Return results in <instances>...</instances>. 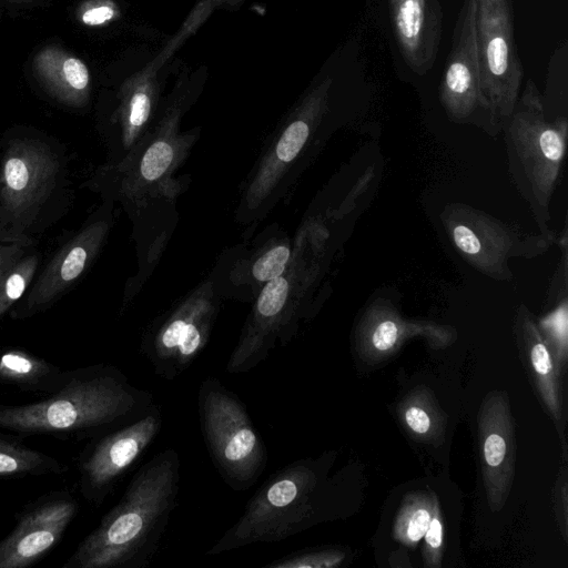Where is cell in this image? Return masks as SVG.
<instances>
[{
  "label": "cell",
  "mask_w": 568,
  "mask_h": 568,
  "mask_svg": "<svg viewBox=\"0 0 568 568\" xmlns=\"http://www.w3.org/2000/svg\"><path fill=\"white\" fill-rule=\"evenodd\" d=\"M33 71L45 90L62 103L80 106L90 89L85 63L57 45L42 49L33 60Z\"/></svg>",
  "instance_id": "cell-12"
},
{
  "label": "cell",
  "mask_w": 568,
  "mask_h": 568,
  "mask_svg": "<svg viewBox=\"0 0 568 568\" xmlns=\"http://www.w3.org/2000/svg\"><path fill=\"white\" fill-rule=\"evenodd\" d=\"M69 371L20 349H10L0 355V384L16 386L22 390L52 394L67 381Z\"/></svg>",
  "instance_id": "cell-14"
},
{
  "label": "cell",
  "mask_w": 568,
  "mask_h": 568,
  "mask_svg": "<svg viewBox=\"0 0 568 568\" xmlns=\"http://www.w3.org/2000/svg\"><path fill=\"white\" fill-rule=\"evenodd\" d=\"M549 321H550V324H551L555 333L559 337H562L565 339L566 335H567V312H566V308L562 307V308L558 310L555 314H552V316L549 318Z\"/></svg>",
  "instance_id": "cell-31"
},
{
  "label": "cell",
  "mask_w": 568,
  "mask_h": 568,
  "mask_svg": "<svg viewBox=\"0 0 568 568\" xmlns=\"http://www.w3.org/2000/svg\"><path fill=\"white\" fill-rule=\"evenodd\" d=\"M310 136V124L302 119L291 122L264 156L250 186L247 200L253 207L262 203L297 158Z\"/></svg>",
  "instance_id": "cell-13"
},
{
  "label": "cell",
  "mask_w": 568,
  "mask_h": 568,
  "mask_svg": "<svg viewBox=\"0 0 568 568\" xmlns=\"http://www.w3.org/2000/svg\"><path fill=\"white\" fill-rule=\"evenodd\" d=\"M505 453H506V443H505V439L497 435V434H491L490 436H488L485 440V444H484V456H485V460L486 463L491 466V467H496L498 466L504 457H505Z\"/></svg>",
  "instance_id": "cell-25"
},
{
  "label": "cell",
  "mask_w": 568,
  "mask_h": 568,
  "mask_svg": "<svg viewBox=\"0 0 568 568\" xmlns=\"http://www.w3.org/2000/svg\"><path fill=\"white\" fill-rule=\"evenodd\" d=\"M402 57L410 70L426 74L435 64L443 30L438 0H387Z\"/></svg>",
  "instance_id": "cell-10"
},
{
  "label": "cell",
  "mask_w": 568,
  "mask_h": 568,
  "mask_svg": "<svg viewBox=\"0 0 568 568\" xmlns=\"http://www.w3.org/2000/svg\"><path fill=\"white\" fill-rule=\"evenodd\" d=\"M341 560V554L331 549H302L276 558L264 568H328Z\"/></svg>",
  "instance_id": "cell-17"
},
{
  "label": "cell",
  "mask_w": 568,
  "mask_h": 568,
  "mask_svg": "<svg viewBox=\"0 0 568 568\" xmlns=\"http://www.w3.org/2000/svg\"><path fill=\"white\" fill-rule=\"evenodd\" d=\"M60 164L52 150L36 140H14L0 164V243L27 241V232L52 193Z\"/></svg>",
  "instance_id": "cell-4"
},
{
  "label": "cell",
  "mask_w": 568,
  "mask_h": 568,
  "mask_svg": "<svg viewBox=\"0 0 568 568\" xmlns=\"http://www.w3.org/2000/svg\"><path fill=\"white\" fill-rule=\"evenodd\" d=\"M540 150L551 161H559L562 155L560 134L554 129H545L539 135Z\"/></svg>",
  "instance_id": "cell-23"
},
{
  "label": "cell",
  "mask_w": 568,
  "mask_h": 568,
  "mask_svg": "<svg viewBox=\"0 0 568 568\" xmlns=\"http://www.w3.org/2000/svg\"><path fill=\"white\" fill-rule=\"evenodd\" d=\"M153 395L118 367L94 364L69 371L65 383L41 400L0 404V429L18 436L95 438L143 415Z\"/></svg>",
  "instance_id": "cell-2"
},
{
  "label": "cell",
  "mask_w": 568,
  "mask_h": 568,
  "mask_svg": "<svg viewBox=\"0 0 568 568\" xmlns=\"http://www.w3.org/2000/svg\"><path fill=\"white\" fill-rule=\"evenodd\" d=\"M476 19L477 0H463L440 83L442 99L455 114L488 103L480 87Z\"/></svg>",
  "instance_id": "cell-9"
},
{
  "label": "cell",
  "mask_w": 568,
  "mask_h": 568,
  "mask_svg": "<svg viewBox=\"0 0 568 568\" xmlns=\"http://www.w3.org/2000/svg\"><path fill=\"white\" fill-rule=\"evenodd\" d=\"M405 419L412 430L425 434L430 426L428 415L419 407H410L405 413Z\"/></svg>",
  "instance_id": "cell-27"
},
{
  "label": "cell",
  "mask_w": 568,
  "mask_h": 568,
  "mask_svg": "<svg viewBox=\"0 0 568 568\" xmlns=\"http://www.w3.org/2000/svg\"><path fill=\"white\" fill-rule=\"evenodd\" d=\"M65 466L58 459L24 447L13 436L0 437V476H40L62 474Z\"/></svg>",
  "instance_id": "cell-15"
},
{
  "label": "cell",
  "mask_w": 568,
  "mask_h": 568,
  "mask_svg": "<svg viewBox=\"0 0 568 568\" xmlns=\"http://www.w3.org/2000/svg\"><path fill=\"white\" fill-rule=\"evenodd\" d=\"M181 460L160 450L131 478L121 499L78 545L63 568H146L178 504Z\"/></svg>",
  "instance_id": "cell-1"
},
{
  "label": "cell",
  "mask_w": 568,
  "mask_h": 568,
  "mask_svg": "<svg viewBox=\"0 0 568 568\" xmlns=\"http://www.w3.org/2000/svg\"><path fill=\"white\" fill-rule=\"evenodd\" d=\"M150 98L142 91H136L130 99L125 114L123 140L130 146L138 132L146 122L150 114Z\"/></svg>",
  "instance_id": "cell-20"
},
{
  "label": "cell",
  "mask_w": 568,
  "mask_h": 568,
  "mask_svg": "<svg viewBox=\"0 0 568 568\" xmlns=\"http://www.w3.org/2000/svg\"><path fill=\"white\" fill-rule=\"evenodd\" d=\"M175 150L171 142L159 139L144 152L140 161L139 172L146 182H154L162 178L172 166Z\"/></svg>",
  "instance_id": "cell-18"
},
{
  "label": "cell",
  "mask_w": 568,
  "mask_h": 568,
  "mask_svg": "<svg viewBox=\"0 0 568 568\" xmlns=\"http://www.w3.org/2000/svg\"><path fill=\"white\" fill-rule=\"evenodd\" d=\"M397 336V325L392 321H384L376 327L372 336V342L375 348L387 351L394 346Z\"/></svg>",
  "instance_id": "cell-24"
},
{
  "label": "cell",
  "mask_w": 568,
  "mask_h": 568,
  "mask_svg": "<svg viewBox=\"0 0 568 568\" xmlns=\"http://www.w3.org/2000/svg\"><path fill=\"white\" fill-rule=\"evenodd\" d=\"M531 363L536 372L547 375L552 369L550 355L542 343H537L531 349Z\"/></svg>",
  "instance_id": "cell-28"
},
{
  "label": "cell",
  "mask_w": 568,
  "mask_h": 568,
  "mask_svg": "<svg viewBox=\"0 0 568 568\" xmlns=\"http://www.w3.org/2000/svg\"><path fill=\"white\" fill-rule=\"evenodd\" d=\"M291 260V250L285 244H278L256 258L252 266V274L258 282H268L282 275Z\"/></svg>",
  "instance_id": "cell-19"
},
{
  "label": "cell",
  "mask_w": 568,
  "mask_h": 568,
  "mask_svg": "<svg viewBox=\"0 0 568 568\" xmlns=\"http://www.w3.org/2000/svg\"><path fill=\"white\" fill-rule=\"evenodd\" d=\"M38 266L37 255L20 258L0 273V317L24 293Z\"/></svg>",
  "instance_id": "cell-16"
},
{
  "label": "cell",
  "mask_w": 568,
  "mask_h": 568,
  "mask_svg": "<svg viewBox=\"0 0 568 568\" xmlns=\"http://www.w3.org/2000/svg\"><path fill=\"white\" fill-rule=\"evenodd\" d=\"M163 424L155 403L143 415L91 439L79 459L83 498L101 506L158 438Z\"/></svg>",
  "instance_id": "cell-5"
},
{
  "label": "cell",
  "mask_w": 568,
  "mask_h": 568,
  "mask_svg": "<svg viewBox=\"0 0 568 568\" xmlns=\"http://www.w3.org/2000/svg\"><path fill=\"white\" fill-rule=\"evenodd\" d=\"M424 536L429 547L436 549L442 545L443 527L437 517L430 518Z\"/></svg>",
  "instance_id": "cell-30"
},
{
  "label": "cell",
  "mask_w": 568,
  "mask_h": 568,
  "mask_svg": "<svg viewBox=\"0 0 568 568\" xmlns=\"http://www.w3.org/2000/svg\"><path fill=\"white\" fill-rule=\"evenodd\" d=\"M115 14V8L106 0H89L78 10V19L88 27L103 26L114 19Z\"/></svg>",
  "instance_id": "cell-21"
},
{
  "label": "cell",
  "mask_w": 568,
  "mask_h": 568,
  "mask_svg": "<svg viewBox=\"0 0 568 568\" xmlns=\"http://www.w3.org/2000/svg\"><path fill=\"white\" fill-rule=\"evenodd\" d=\"M202 436L212 463L233 490L251 488L267 465L265 443L241 398L214 376L197 390Z\"/></svg>",
  "instance_id": "cell-3"
},
{
  "label": "cell",
  "mask_w": 568,
  "mask_h": 568,
  "mask_svg": "<svg viewBox=\"0 0 568 568\" xmlns=\"http://www.w3.org/2000/svg\"><path fill=\"white\" fill-rule=\"evenodd\" d=\"M477 47L481 93L508 112L524 78L518 55L511 0H477Z\"/></svg>",
  "instance_id": "cell-7"
},
{
  "label": "cell",
  "mask_w": 568,
  "mask_h": 568,
  "mask_svg": "<svg viewBox=\"0 0 568 568\" xmlns=\"http://www.w3.org/2000/svg\"><path fill=\"white\" fill-rule=\"evenodd\" d=\"M20 243H2L0 245V273L19 261L22 256V248Z\"/></svg>",
  "instance_id": "cell-29"
},
{
  "label": "cell",
  "mask_w": 568,
  "mask_h": 568,
  "mask_svg": "<svg viewBox=\"0 0 568 568\" xmlns=\"http://www.w3.org/2000/svg\"><path fill=\"white\" fill-rule=\"evenodd\" d=\"M8 435L0 432V437H7ZM10 436V435H9Z\"/></svg>",
  "instance_id": "cell-32"
},
{
  "label": "cell",
  "mask_w": 568,
  "mask_h": 568,
  "mask_svg": "<svg viewBox=\"0 0 568 568\" xmlns=\"http://www.w3.org/2000/svg\"><path fill=\"white\" fill-rule=\"evenodd\" d=\"M430 520V515L427 509H415L406 520L405 535L412 541H418L426 532Z\"/></svg>",
  "instance_id": "cell-22"
},
{
  "label": "cell",
  "mask_w": 568,
  "mask_h": 568,
  "mask_svg": "<svg viewBox=\"0 0 568 568\" xmlns=\"http://www.w3.org/2000/svg\"><path fill=\"white\" fill-rule=\"evenodd\" d=\"M78 509L68 491H53L28 505L0 541V568H24L42 559L61 540Z\"/></svg>",
  "instance_id": "cell-8"
},
{
  "label": "cell",
  "mask_w": 568,
  "mask_h": 568,
  "mask_svg": "<svg viewBox=\"0 0 568 568\" xmlns=\"http://www.w3.org/2000/svg\"><path fill=\"white\" fill-rule=\"evenodd\" d=\"M108 231L104 221L85 226L52 258L28 295L26 312H36L67 291L88 267Z\"/></svg>",
  "instance_id": "cell-11"
},
{
  "label": "cell",
  "mask_w": 568,
  "mask_h": 568,
  "mask_svg": "<svg viewBox=\"0 0 568 568\" xmlns=\"http://www.w3.org/2000/svg\"><path fill=\"white\" fill-rule=\"evenodd\" d=\"M453 234L454 241L460 251L473 255L480 251V242L469 227L458 225L454 229Z\"/></svg>",
  "instance_id": "cell-26"
},
{
  "label": "cell",
  "mask_w": 568,
  "mask_h": 568,
  "mask_svg": "<svg viewBox=\"0 0 568 568\" xmlns=\"http://www.w3.org/2000/svg\"><path fill=\"white\" fill-rule=\"evenodd\" d=\"M216 311L211 295L196 293L150 326L140 353L155 375L173 381L192 366L210 341Z\"/></svg>",
  "instance_id": "cell-6"
}]
</instances>
